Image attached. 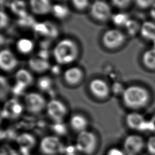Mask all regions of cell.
Returning <instances> with one entry per match:
<instances>
[{"label": "cell", "instance_id": "1", "mask_svg": "<svg viewBox=\"0 0 155 155\" xmlns=\"http://www.w3.org/2000/svg\"><path fill=\"white\" fill-rule=\"evenodd\" d=\"M122 99L126 107L131 110H139L147 105L150 95L145 88L139 85H131L125 88Z\"/></svg>", "mask_w": 155, "mask_h": 155}, {"label": "cell", "instance_id": "2", "mask_svg": "<svg viewBox=\"0 0 155 155\" xmlns=\"http://www.w3.org/2000/svg\"><path fill=\"white\" fill-rule=\"evenodd\" d=\"M53 54L55 61L59 64H68L77 59L79 48L74 41L65 38L57 42L54 47Z\"/></svg>", "mask_w": 155, "mask_h": 155}, {"label": "cell", "instance_id": "3", "mask_svg": "<svg viewBox=\"0 0 155 155\" xmlns=\"http://www.w3.org/2000/svg\"><path fill=\"white\" fill-rule=\"evenodd\" d=\"M97 143L96 135L93 131L86 130L78 133L74 146L78 152L85 155H91L96 151Z\"/></svg>", "mask_w": 155, "mask_h": 155}, {"label": "cell", "instance_id": "4", "mask_svg": "<svg viewBox=\"0 0 155 155\" xmlns=\"http://www.w3.org/2000/svg\"><path fill=\"white\" fill-rule=\"evenodd\" d=\"M39 149L45 155H58L63 153L65 148L59 137L50 135L44 137L41 140Z\"/></svg>", "mask_w": 155, "mask_h": 155}, {"label": "cell", "instance_id": "5", "mask_svg": "<svg viewBox=\"0 0 155 155\" xmlns=\"http://www.w3.org/2000/svg\"><path fill=\"white\" fill-rule=\"evenodd\" d=\"M47 104L44 97L38 93H29L24 97V105L26 110L34 114H39L46 109Z\"/></svg>", "mask_w": 155, "mask_h": 155}, {"label": "cell", "instance_id": "6", "mask_svg": "<svg viewBox=\"0 0 155 155\" xmlns=\"http://www.w3.org/2000/svg\"><path fill=\"white\" fill-rule=\"evenodd\" d=\"M45 110L49 118L54 123L62 122L68 113L66 105L62 101L54 99L47 103Z\"/></svg>", "mask_w": 155, "mask_h": 155}, {"label": "cell", "instance_id": "7", "mask_svg": "<svg viewBox=\"0 0 155 155\" xmlns=\"http://www.w3.org/2000/svg\"><path fill=\"white\" fill-rule=\"evenodd\" d=\"M145 148V140L140 135H128L123 142V149L127 154L138 155Z\"/></svg>", "mask_w": 155, "mask_h": 155}, {"label": "cell", "instance_id": "8", "mask_svg": "<svg viewBox=\"0 0 155 155\" xmlns=\"http://www.w3.org/2000/svg\"><path fill=\"white\" fill-rule=\"evenodd\" d=\"M102 43L108 49H116L120 47L125 41L123 32L117 29H110L102 36Z\"/></svg>", "mask_w": 155, "mask_h": 155}, {"label": "cell", "instance_id": "9", "mask_svg": "<svg viewBox=\"0 0 155 155\" xmlns=\"http://www.w3.org/2000/svg\"><path fill=\"white\" fill-rule=\"evenodd\" d=\"M125 122L128 128L138 131H149L148 119L140 113L133 111L125 117Z\"/></svg>", "mask_w": 155, "mask_h": 155}, {"label": "cell", "instance_id": "10", "mask_svg": "<svg viewBox=\"0 0 155 155\" xmlns=\"http://www.w3.org/2000/svg\"><path fill=\"white\" fill-rule=\"evenodd\" d=\"M90 14L94 19L101 21H105L112 16L110 5L102 0H97L92 4Z\"/></svg>", "mask_w": 155, "mask_h": 155}, {"label": "cell", "instance_id": "11", "mask_svg": "<svg viewBox=\"0 0 155 155\" xmlns=\"http://www.w3.org/2000/svg\"><path fill=\"white\" fill-rule=\"evenodd\" d=\"M89 89L91 94L97 98L105 99L110 94L108 85L101 79H94L89 84Z\"/></svg>", "mask_w": 155, "mask_h": 155}, {"label": "cell", "instance_id": "12", "mask_svg": "<svg viewBox=\"0 0 155 155\" xmlns=\"http://www.w3.org/2000/svg\"><path fill=\"white\" fill-rule=\"evenodd\" d=\"M18 65V60L8 49L2 50L0 53V67L4 71L13 70Z\"/></svg>", "mask_w": 155, "mask_h": 155}, {"label": "cell", "instance_id": "13", "mask_svg": "<svg viewBox=\"0 0 155 155\" xmlns=\"http://www.w3.org/2000/svg\"><path fill=\"white\" fill-rule=\"evenodd\" d=\"M52 5L50 0H30V7L36 15H44L51 12Z\"/></svg>", "mask_w": 155, "mask_h": 155}, {"label": "cell", "instance_id": "14", "mask_svg": "<svg viewBox=\"0 0 155 155\" xmlns=\"http://www.w3.org/2000/svg\"><path fill=\"white\" fill-rule=\"evenodd\" d=\"M64 78L66 82L69 85H77L83 78V71L79 67H70L64 71Z\"/></svg>", "mask_w": 155, "mask_h": 155}, {"label": "cell", "instance_id": "15", "mask_svg": "<svg viewBox=\"0 0 155 155\" xmlns=\"http://www.w3.org/2000/svg\"><path fill=\"white\" fill-rule=\"evenodd\" d=\"M16 142L20 147L21 151L24 153H27L33 148L36 144V139L34 136L28 133H23L19 134L16 139Z\"/></svg>", "mask_w": 155, "mask_h": 155}, {"label": "cell", "instance_id": "16", "mask_svg": "<svg viewBox=\"0 0 155 155\" xmlns=\"http://www.w3.org/2000/svg\"><path fill=\"white\" fill-rule=\"evenodd\" d=\"M69 124L71 128L79 133L87 130L88 121L85 116L79 113H76L71 116L69 120Z\"/></svg>", "mask_w": 155, "mask_h": 155}, {"label": "cell", "instance_id": "17", "mask_svg": "<svg viewBox=\"0 0 155 155\" xmlns=\"http://www.w3.org/2000/svg\"><path fill=\"white\" fill-rule=\"evenodd\" d=\"M28 66L36 73H42L50 68V64L47 60L40 57L31 58L28 61Z\"/></svg>", "mask_w": 155, "mask_h": 155}, {"label": "cell", "instance_id": "18", "mask_svg": "<svg viewBox=\"0 0 155 155\" xmlns=\"http://www.w3.org/2000/svg\"><path fill=\"white\" fill-rule=\"evenodd\" d=\"M141 36L147 40L155 41V23L152 21H145L140 27Z\"/></svg>", "mask_w": 155, "mask_h": 155}, {"label": "cell", "instance_id": "19", "mask_svg": "<svg viewBox=\"0 0 155 155\" xmlns=\"http://www.w3.org/2000/svg\"><path fill=\"white\" fill-rule=\"evenodd\" d=\"M24 107L16 100L13 99L7 103L5 108L4 112L6 115L13 117L19 116L22 112Z\"/></svg>", "mask_w": 155, "mask_h": 155}, {"label": "cell", "instance_id": "20", "mask_svg": "<svg viewBox=\"0 0 155 155\" xmlns=\"http://www.w3.org/2000/svg\"><path fill=\"white\" fill-rule=\"evenodd\" d=\"M15 79L16 82L22 84L26 87L31 85L33 81V77L31 73L24 68H21L16 71Z\"/></svg>", "mask_w": 155, "mask_h": 155}, {"label": "cell", "instance_id": "21", "mask_svg": "<svg viewBox=\"0 0 155 155\" xmlns=\"http://www.w3.org/2000/svg\"><path fill=\"white\" fill-rule=\"evenodd\" d=\"M142 63L144 66L150 70H155V47L146 50L142 58Z\"/></svg>", "mask_w": 155, "mask_h": 155}, {"label": "cell", "instance_id": "22", "mask_svg": "<svg viewBox=\"0 0 155 155\" xmlns=\"http://www.w3.org/2000/svg\"><path fill=\"white\" fill-rule=\"evenodd\" d=\"M10 8L11 11L18 17H21L26 15L27 5L23 0H14L10 4Z\"/></svg>", "mask_w": 155, "mask_h": 155}, {"label": "cell", "instance_id": "23", "mask_svg": "<svg viewBox=\"0 0 155 155\" xmlns=\"http://www.w3.org/2000/svg\"><path fill=\"white\" fill-rule=\"evenodd\" d=\"M34 48L33 42L28 38H21L16 42V48L22 54H28L30 53Z\"/></svg>", "mask_w": 155, "mask_h": 155}, {"label": "cell", "instance_id": "24", "mask_svg": "<svg viewBox=\"0 0 155 155\" xmlns=\"http://www.w3.org/2000/svg\"><path fill=\"white\" fill-rule=\"evenodd\" d=\"M53 15L58 19H64L69 14L68 7L62 4H54L52 6L51 12Z\"/></svg>", "mask_w": 155, "mask_h": 155}, {"label": "cell", "instance_id": "25", "mask_svg": "<svg viewBox=\"0 0 155 155\" xmlns=\"http://www.w3.org/2000/svg\"><path fill=\"white\" fill-rule=\"evenodd\" d=\"M113 22L117 26H125L128 21L129 16L124 13H118L114 14L111 17Z\"/></svg>", "mask_w": 155, "mask_h": 155}, {"label": "cell", "instance_id": "26", "mask_svg": "<svg viewBox=\"0 0 155 155\" xmlns=\"http://www.w3.org/2000/svg\"><path fill=\"white\" fill-rule=\"evenodd\" d=\"M124 27L126 28L127 31L130 35L134 36L139 30H140L141 25L136 21L130 19Z\"/></svg>", "mask_w": 155, "mask_h": 155}, {"label": "cell", "instance_id": "27", "mask_svg": "<svg viewBox=\"0 0 155 155\" xmlns=\"http://www.w3.org/2000/svg\"><path fill=\"white\" fill-rule=\"evenodd\" d=\"M37 85L41 90L43 91H47L50 90L51 87L52 81L48 76H42L38 79L37 81Z\"/></svg>", "mask_w": 155, "mask_h": 155}, {"label": "cell", "instance_id": "28", "mask_svg": "<svg viewBox=\"0 0 155 155\" xmlns=\"http://www.w3.org/2000/svg\"><path fill=\"white\" fill-rule=\"evenodd\" d=\"M36 23V22H35L33 16L28 15V13H27L24 16L19 17L18 24L21 26L25 27H31V26L34 27Z\"/></svg>", "mask_w": 155, "mask_h": 155}, {"label": "cell", "instance_id": "29", "mask_svg": "<svg viewBox=\"0 0 155 155\" xmlns=\"http://www.w3.org/2000/svg\"><path fill=\"white\" fill-rule=\"evenodd\" d=\"M33 28L35 31L39 35L49 36V27L48 22L36 23Z\"/></svg>", "mask_w": 155, "mask_h": 155}, {"label": "cell", "instance_id": "30", "mask_svg": "<svg viewBox=\"0 0 155 155\" xmlns=\"http://www.w3.org/2000/svg\"><path fill=\"white\" fill-rule=\"evenodd\" d=\"M145 148L150 155H155V134L150 136L146 140Z\"/></svg>", "mask_w": 155, "mask_h": 155}, {"label": "cell", "instance_id": "31", "mask_svg": "<svg viewBox=\"0 0 155 155\" xmlns=\"http://www.w3.org/2000/svg\"><path fill=\"white\" fill-rule=\"evenodd\" d=\"M73 5L77 10H84L89 5V0H71Z\"/></svg>", "mask_w": 155, "mask_h": 155}, {"label": "cell", "instance_id": "32", "mask_svg": "<svg viewBox=\"0 0 155 155\" xmlns=\"http://www.w3.org/2000/svg\"><path fill=\"white\" fill-rule=\"evenodd\" d=\"M136 5L140 8L145 9L151 8L154 4L155 0H134Z\"/></svg>", "mask_w": 155, "mask_h": 155}, {"label": "cell", "instance_id": "33", "mask_svg": "<svg viewBox=\"0 0 155 155\" xmlns=\"http://www.w3.org/2000/svg\"><path fill=\"white\" fill-rule=\"evenodd\" d=\"M1 155H20L15 150L8 145H4L1 147Z\"/></svg>", "mask_w": 155, "mask_h": 155}, {"label": "cell", "instance_id": "34", "mask_svg": "<svg viewBox=\"0 0 155 155\" xmlns=\"http://www.w3.org/2000/svg\"><path fill=\"white\" fill-rule=\"evenodd\" d=\"M132 0H111L113 4L117 8H124L127 7Z\"/></svg>", "mask_w": 155, "mask_h": 155}, {"label": "cell", "instance_id": "35", "mask_svg": "<svg viewBox=\"0 0 155 155\" xmlns=\"http://www.w3.org/2000/svg\"><path fill=\"white\" fill-rule=\"evenodd\" d=\"M106 155H127V154L124 149L113 147L108 150Z\"/></svg>", "mask_w": 155, "mask_h": 155}, {"label": "cell", "instance_id": "36", "mask_svg": "<svg viewBox=\"0 0 155 155\" xmlns=\"http://www.w3.org/2000/svg\"><path fill=\"white\" fill-rule=\"evenodd\" d=\"M122 85L119 82H116L113 84L112 87L113 92L116 94H122L123 92L125 90V88H123Z\"/></svg>", "mask_w": 155, "mask_h": 155}, {"label": "cell", "instance_id": "37", "mask_svg": "<svg viewBox=\"0 0 155 155\" xmlns=\"http://www.w3.org/2000/svg\"><path fill=\"white\" fill-rule=\"evenodd\" d=\"M9 22V18L8 15L2 10L1 12V28H2L4 27H5Z\"/></svg>", "mask_w": 155, "mask_h": 155}, {"label": "cell", "instance_id": "38", "mask_svg": "<svg viewBox=\"0 0 155 155\" xmlns=\"http://www.w3.org/2000/svg\"><path fill=\"white\" fill-rule=\"evenodd\" d=\"M25 88L26 87L23 84L16 82L15 85L13 87V92L16 94H21L24 91Z\"/></svg>", "mask_w": 155, "mask_h": 155}, {"label": "cell", "instance_id": "39", "mask_svg": "<svg viewBox=\"0 0 155 155\" xmlns=\"http://www.w3.org/2000/svg\"><path fill=\"white\" fill-rule=\"evenodd\" d=\"M65 126L62 124V122L59 123H55V125L54 126V130L56 132H57L58 134H64V133L65 131Z\"/></svg>", "mask_w": 155, "mask_h": 155}, {"label": "cell", "instance_id": "40", "mask_svg": "<svg viewBox=\"0 0 155 155\" xmlns=\"http://www.w3.org/2000/svg\"><path fill=\"white\" fill-rule=\"evenodd\" d=\"M149 131L155 133V113L148 119Z\"/></svg>", "mask_w": 155, "mask_h": 155}, {"label": "cell", "instance_id": "41", "mask_svg": "<svg viewBox=\"0 0 155 155\" xmlns=\"http://www.w3.org/2000/svg\"><path fill=\"white\" fill-rule=\"evenodd\" d=\"M150 14H151V16H152V18L155 19V2L151 7Z\"/></svg>", "mask_w": 155, "mask_h": 155}, {"label": "cell", "instance_id": "42", "mask_svg": "<svg viewBox=\"0 0 155 155\" xmlns=\"http://www.w3.org/2000/svg\"><path fill=\"white\" fill-rule=\"evenodd\" d=\"M67 155H78V154H76V153H71V154H68Z\"/></svg>", "mask_w": 155, "mask_h": 155}, {"label": "cell", "instance_id": "43", "mask_svg": "<svg viewBox=\"0 0 155 155\" xmlns=\"http://www.w3.org/2000/svg\"><path fill=\"white\" fill-rule=\"evenodd\" d=\"M127 155H131V154H127Z\"/></svg>", "mask_w": 155, "mask_h": 155}]
</instances>
